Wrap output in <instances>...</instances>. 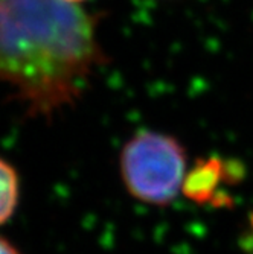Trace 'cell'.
Here are the masks:
<instances>
[{
  "mask_svg": "<svg viewBox=\"0 0 253 254\" xmlns=\"http://www.w3.org/2000/svg\"><path fill=\"white\" fill-rule=\"evenodd\" d=\"M0 254H20L6 239L0 238Z\"/></svg>",
  "mask_w": 253,
  "mask_h": 254,
  "instance_id": "obj_5",
  "label": "cell"
},
{
  "mask_svg": "<svg viewBox=\"0 0 253 254\" xmlns=\"http://www.w3.org/2000/svg\"><path fill=\"white\" fill-rule=\"evenodd\" d=\"M119 168L125 189L137 201L169 204L185 188L186 152L175 137L151 129L136 132L124 145Z\"/></svg>",
  "mask_w": 253,
  "mask_h": 254,
  "instance_id": "obj_2",
  "label": "cell"
},
{
  "mask_svg": "<svg viewBox=\"0 0 253 254\" xmlns=\"http://www.w3.org/2000/svg\"><path fill=\"white\" fill-rule=\"evenodd\" d=\"M220 178V166L215 165V161H208L197 169L191 171L185 180V193L195 199H206L209 193H212L215 184Z\"/></svg>",
  "mask_w": 253,
  "mask_h": 254,
  "instance_id": "obj_3",
  "label": "cell"
},
{
  "mask_svg": "<svg viewBox=\"0 0 253 254\" xmlns=\"http://www.w3.org/2000/svg\"><path fill=\"white\" fill-rule=\"evenodd\" d=\"M107 57L95 18L69 0H0V85L32 116L74 107Z\"/></svg>",
  "mask_w": 253,
  "mask_h": 254,
  "instance_id": "obj_1",
  "label": "cell"
},
{
  "mask_svg": "<svg viewBox=\"0 0 253 254\" xmlns=\"http://www.w3.org/2000/svg\"><path fill=\"white\" fill-rule=\"evenodd\" d=\"M69 2H72V3H78V5H81V2H84V0H69Z\"/></svg>",
  "mask_w": 253,
  "mask_h": 254,
  "instance_id": "obj_6",
  "label": "cell"
},
{
  "mask_svg": "<svg viewBox=\"0 0 253 254\" xmlns=\"http://www.w3.org/2000/svg\"><path fill=\"white\" fill-rule=\"evenodd\" d=\"M18 198V178L14 168L0 158V224L12 215Z\"/></svg>",
  "mask_w": 253,
  "mask_h": 254,
  "instance_id": "obj_4",
  "label": "cell"
}]
</instances>
